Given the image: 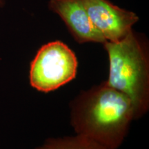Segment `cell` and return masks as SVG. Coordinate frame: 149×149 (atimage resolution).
I'll list each match as a JSON object with an SVG mask.
<instances>
[{
	"mask_svg": "<svg viewBox=\"0 0 149 149\" xmlns=\"http://www.w3.org/2000/svg\"><path fill=\"white\" fill-rule=\"evenodd\" d=\"M5 1L6 0H0V8L3 7V6L5 5Z\"/></svg>",
	"mask_w": 149,
	"mask_h": 149,
	"instance_id": "7",
	"label": "cell"
},
{
	"mask_svg": "<svg viewBox=\"0 0 149 149\" xmlns=\"http://www.w3.org/2000/svg\"><path fill=\"white\" fill-rule=\"evenodd\" d=\"M48 8L60 17L79 44L106 42L93 25L82 0H49Z\"/></svg>",
	"mask_w": 149,
	"mask_h": 149,
	"instance_id": "5",
	"label": "cell"
},
{
	"mask_svg": "<svg viewBox=\"0 0 149 149\" xmlns=\"http://www.w3.org/2000/svg\"><path fill=\"white\" fill-rule=\"evenodd\" d=\"M70 106L75 133L107 149L120 148L135 120L130 99L106 81L81 92Z\"/></svg>",
	"mask_w": 149,
	"mask_h": 149,
	"instance_id": "1",
	"label": "cell"
},
{
	"mask_svg": "<svg viewBox=\"0 0 149 149\" xmlns=\"http://www.w3.org/2000/svg\"><path fill=\"white\" fill-rule=\"evenodd\" d=\"M109 60V79L106 82L130 99L135 119L149 107V61L144 41L132 30L118 42H106Z\"/></svg>",
	"mask_w": 149,
	"mask_h": 149,
	"instance_id": "2",
	"label": "cell"
},
{
	"mask_svg": "<svg viewBox=\"0 0 149 149\" xmlns=\"http://www.w3.org/2000/svg\"><path fill=\"white\" fill-rule=\"evenodd\" d=\"M93 25L106 42H118L125 37L139 17L109 0H82Z\"/></svg>",
	"mask_w": 149,
	"mask_h": 149,
	"instance_id": "4",
	"label": "cell"
},
{
	"mask_svg": "<svg viewBox=\"0 0 149 149\" xmlns=\"http://www.w3.org/2000/svg\"><path fill=\"white\" fill-rule=\"evenodd\" d=\"M35 149H107L95 141L81 135L51 138Z\"/></svg>",
	"mask_w": 149,
	"mask_h": 149,
	"instance_id": "6",
	"label": "cell"
},
{
	"mask_svg": "<svg viewBox=\"0 0 149 149\" xmlns=\"http://www.w3.org/2000/svg\"><path fill=\"white\" fill-rule=\"evenodd\" d=\"M77 59L64 43L54 41L42 46L31 63V85L40 92L53 91L75 77Z\"/></svg>",
	"mask_w": 149,
	"mask_h": 149,
	"instance_id": "3",
	"label": "cell"
}]
</instances>
